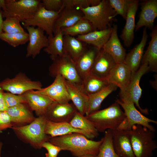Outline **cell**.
<instances>
[{"label":"cell","instance_id":"6da1fadb","mask_svg":"<svg viewBox=\"0 0 157 157\" xmlns=\"http://www.w3.org/2000/svg\"><path fill=\"white\" fill-rule=\"evenodd\" d=\"M49 142L59 147L62 150L69 151L76 157L86 154L97 155L103 137L95 141L87 138L84 135L73 133L65 135L51 137Z\"/></svg>","mask_w":157,"mask_h":157},{"label":"cell","instance_id":"7a4b0ae2","mask_svg":"<svg viewBox=\"0 0 157 157\" xmlns=\"http://www.w3.org/2000/svg\"><path fill=\"white\" fill-rule=\"evenodd\" d=\"M85 116L98 132L102 133L117 129L126 117L124 111L116 101L106 108Z\"/></svg>","mask_w":157,"mask_h":157},{"label":"cell","instance_id":"3957f363","mask_svg":"<svg viewBox=\"0 0 157 157\" xmlns=\"http://www.w3.org/2000/svg\"><path fill=\"white\" fill-rule=\"evenodd\" d=\"M155 132L140 125H133L130 131L131 143L135 157H151L157 148Z\"/></svg>","mask_w":157,"mask_h":157},{"label":"cell","instance_id":"277c9868","mask_svg":"<svg viewBox=\"0 0 157 157\" xmlns=\"http://www.w3.org/2000/svg\"><path fill=\"white\" fill-rule=\"evenodd\" d=\"M84 17L92 24L94 31L102 30L111 27L110 23L114 20L115 12L109 0H102L97 5L86 8H78Z\"/></svg>","mask_w":157,"mask_h":157},{"label":"cell","instance_id":"5b68a950","mask_svg":"<svg viewBox=\"0 0 157 157\" xmlns=\"http://www.w3.org/2000/svg\"><path fill=\"white\" fill-rule=\"evenodd\" d=\"M123 109L126 117L117 128L125 131L130 130L135 125L146 127L155 132L156 129L151 123L157 124V121L144 115L135 106L132 102L123 99H117L116 101Z\"/></svg>","mask_w":157,"mask_h":157},{"label":"cell","instance_id":"8992f818","mask_svg":"<svg viewBox=\"0 0 157 157\" xmlns=\"http://www.w3.org/2000/svg\"><path fill=\"white\" fill-rule=\"evenodd\" d=\"M41 5L40 0H5L3 17H14L23 22L32 17Z\"/></svg>","mask_w":157,"mask_h":157},{"label":"cell","instance_id":"52a82bcc","mask_svg":"<svg viewBox=\"0 0 157 157\" xmlns=\"http://www.w3.org/2000/svg\"><path fill=\"white\" fill-rule=\"evenodd\" d=\"M149 71L148 63L145 62L142 64L136 71L132 72L128 84L124 90L120 91L119 93L120 99L133 102L142 114L146 115L149 114L148 109L141 108L139 102L142 92L140 81L142 76Z\"/></svg>","mask_w":157,"mask_h":157},{"label":"cell","instance_id":"ba28073f","mask_svg":"<svg viewBox=\"0 0 157 157\" xmlns=\"http://www.w3.org/2000/svg\"><path fill=\"white\" fill-rule=\"evenodd\" d=\"M53 62L49 69L50 76L55 78L59 75L66 80L79 86L82 79L76 69L74 63L68 56L64 55L58 56L52 60Z\"/></svg>","mask_w":157,"mask_h":157},{"label":"cell","instance_id":"9c48e42d","mask_svg":"<svg viewBox=\"0 0 157 157\" xmlns=\"http://www.w3.org/2000/svg\"><path fill=\"white\" fill-rule=\"evenodd\" d=\"M4 91L17 95L22 94L32 90H39L42 84L39 81H33L22 72H19L12 78H6L0 83Z\"/></svg>","mask_w":157,"mask_h":157},{"label":"cell","instance_id":"30bf717a","mask_svg":"<svg viewBox=\"0 0 157 157\" xmlns=\"http://www.w3.org/2000/svg\"><path fill=\"white\" fill-rule=\"evenodd\" d=\"M62 10L58 12L48 10L41 3L32 17L23 21L22 24L24 27L37 26L45 31L48 36H52L55 23Z\"/></svg>","mask_w":157,"mask_h":157},{"label":"cell","instance_id":"8fae6325","mask_svg":"<svg viewBox=\"0 0 157 157\" xmlns=\"http://www.w3.org/2000/svg\"><path fill=\"white\" fill-rule=\"evenodd\" d=\"M46 120L44 115L40 116L28 125L13 129L32 143L40 147L41 144L47 139L45 131Z\"/></svg>","mask_w":157,"mask_h":157},{"label":"cell","instance_id":"7c38bea8","mask_svg":"<svg viewBox=\"0 0 157 157\" xmlns=\"http://www.w3.org/2000/svg\"><path fill=\"white\" fill-rule=\"evenodd\" d=\"M28 32V43L26 47V58H34L40 53L41 49L47 47L48 44V37L41 28L32 26L24 27Z\"/></svg>","mask_w":157,"mask_h":157},{"label":"cell","instance_id":"4fadbf2b","mask_svg":"<svg viewBox=\"0 0 157 157\" xmlns=\"http://www.w3.org/2000/svg\"><path fill=\"white\" fill-rule=\"evenodd\" d=\"M50 85L39 90L37 92L46 95L54 101L60 104L69 103L71 100L65 85V79L58 75Z\"/></svg>","mask_w":157,"mask_h":157},{"label":"cell","instance_id":"5bb4252c","mask_svg":"<svg viewBox=\"0 0 157 157\" xmlns=\"http://www.w3.org/2000/svg\"><path fill=\"white\" fill-rule=\"evenodd\" d=\"M77 111L73 104H60L53 101L44 115L47 119L52 122L69 123Z\"/></svg>","mask_w":157,"mask_h":157},{"label":"cell","instance_id":"9a60e30c","mask_svg":"<svg viewBox=\"0 0 157 157\" xmlns=\"http://www.w3.org/2000/svg\"><path fill=\"white\" fill-rule=\"evenodd\" d=\"M113 147L120 157H135L132 148L129 131L111 130Z\"/></svg>","mask_w":157,"mask_h":157},{"label":"cell","instance_id":"2e32d148","mask_svg":"<svg viewBox=\"0 0 157 157\" xmlns=\"http://www.w3.org/2000/svg\"><path fill=\"white\" fill-rule=\"evenodd\" d=\"M84 17L82 11L76 7H66L60 12L54 24L53 34L63 28L74 25Z\"/></svg>","mask_w":157,"mask_h":157},{"label":"cell","instance_id":"e0dca14e","mask_svg":"<svg viewBox=\"0 0 157 157\" xmlns=\"http://www.w3.org/2000/svg\"><path fill=\"white\" fill-rule=\"evenodd\" d=\"M116 64L112 56L102 49L96 56L90 73L106 78Z\"/></svg>","mask_w":157,"mask_h":157},{"label":"cell","instance_id":"ac0fdd59","mask_svg":"<svg viewBox=\"0 0 157 157\" xmlns=\"http://www.w3.org/2000/svg\"><path fill=\"white\" fill-rule=\"evenodd\" d=\"M138 0H133L130 4L125 19L126 22L120 37L126 47L131 46L134 37L135 17L139 5Z\"/></svg>","mask_w":157,"mask_h":157},{"label":"cell","instance_id":"d6986e66","mask_svg":"<svg viewBox=\"0 0 157 157\" xmlns=\"http://www.w3.org/2000/svg\"><path fill=\"white\" fill-rule=\"evenodd\" d=\"M117 28V24H113L109 38L102 49L112 56L117 64L124 62L126 54L118 37Z\"/></svg>","mask_w":157,"mask_h":157},{"label":"cell","instance_id":"ffe728a7","mask_svg":"<svg viewBox=\"0 0 157 157\" xmlns=\"http://www.w3.org/2000/svg\"><path fill=\"white\" fill-rule=\"evenodd\" d=\"M157 16V0L144 1L141 4V11L135 25V31L143 26L153 30L154 21Z\"/></svg>","mask_w":157,"mask_h":157},{"label":"cell","instance_id":"44dd1931","mask_svg":"<svg viewBox=\"0 0 157 157\" xmlns=\"http://www.w3.org/2000/svg\"><path fill=\"white\" fill-rule=\"evenodd\" d=\"M148 37L147 28L145 27L143 29L140 42L126 54L124 63L129 67L132 72L136 71L140 67Z\"/></svg>","mask_w":157,"mask_h":157},{"label":"cell","instance_id":"7402d4cb","mask_svg":"<svg viewBox=\"0 0 157 157\" xmlns=\"http://www.w3.org/2000/svg\"><path fill=\"white\" fill-rule=\"evenodd\" d=\"M45 131L47 135L51 137L61 136L73 133L82 134L89 139L94 138L92 135L82 130L73 127L69 122H56L46 120Z\"/></svg>","mask_w":157,"mask_h":157},{"label":"cell","instance_id":"603a6c76","mask_svg":"<svg viewBox=\"0 0 157 157\" xmlns=\"http://www.w3.org/2000/svg\"><path fill=\"white\" fill-rule=\"evenodd\" d=\"M31 109L39 116L44 115L49 106L54 101L49 97L32 90L23 94Z\"/></svg>","mask_w":157,"mask_h":157},{"label":"cell","instance_id":"cb8c5ba5","mask_svg":"<svg viewBox=\"0 0 157 157\" xmlns=\"http://www.w3.org/2000/svg\"><path fill=\"white\" fill-rule=\"evenodd\" d=\"M132 72L124 62L116 64L107 78L109 83L116 85L124 90L128 84Z\"/></svg>","mask_w":157,"mask_h":157},{"label":"cell","instance_id":"d4e9b609","mask_svg":"<svg viewBox=\"0 0 157 157\" xmlns=\"http://www.w3.org/2000/svg\"><path fill=\"white\" fill-rule=\"evenodd\" d=\"M99 51L94 47L88 48L74 63L77 72L82 80L90 73Z\"/></svg>","mask_w":157,"mask_h":157},{"label":"cell","instance_id":"484cf974","mask_svg":"<svg viewBox=\"0 0 157 157\" xmlns=\"http://www.w3.org/2000/svg\"><path fill=\"white\" fill-rule=\"evenodd\" d=\"M63 40L64 55L68 56L74 63L88 48L86 43L74 36L64 35Z\"/></svg>","mask_w":157,"mask_h":157},{"label":"cell","instance_id":"4316f807","mask_svg":"<svg viewBox=\"0 0 157 157\" xmlns=\"http://www.w3.org/2000/svg\"><path fill=\"white\" fill-rule=\"evenodd\" d=\"M112 30V27H111L103 30L94 31L85 35H77L76 38L86 44L92 45L100 50L108 40Z\"/></svg>","mask_w":157,"mask_h":157},{"label":"cell","instance_id":"83f0119b","mask_svg":"<svg viewBox=\"0 0 157 157\" xmlns=\"http://www.w3.org/2000/svg\"><path fill=\"white\" fill-rule=\"evenodd\" d=\"M109 84L106 78L99 77L90 73L82 79L78 86L83 93L89 96L100 91Z\"/></svg>","mask_w":157,"mask_h":157},{"label":"cell","instance_id":"f1b7e54d","mask_svg":"<svg viewBox=\"0 0 157 157\" xmlns=\"http://www.w3.org/2000/svg\"><path fill=\"white\" fill-rule=\"evenodd\" d=\"M65 83L70 100L77 111L84 115L87 109L88 96L83 93L78 86L65 80Z\"/></svg>","mask_w":157,"mask_h":157},{"label":"cell","instance_id":"f546056e","mask_svg":"<svg viewBox=\"0 0 157 157\" xmlns=\"http://www.w3.org/2000/svg\"><path fill=\"white\" fill-rule=\"evenodd\" d=\"M117 88L115 85L110 83L100 91L88 96V99L85 116L98 110L104 100L111 93L116 90Z\"/></svg>","mask_w":157,"mask_h":157},{"label":"cell","instance_id":"4dcf8cb0","mask_svg":"<svg viewBox=\"0 0 157 157\" xmlns=\"http://www.w3.org/2000/svg\"><path fill=\"white\" fill-rule=\"evenodd\" d=\"M151 39L147 49L143 56L141 63L147 62L149 71H157V28L156 26L152 30Z\"/></svg>","mask_w":157,"mask_h":157},{"label":"cell","instance_id":"1f68e13d","mask_svg":"<svg viewBox=\"0 0 157 157\" xmlns=\"http://www.w3.org/2000/svg\"><path fill=\"white\" fill-rule=\"evenodd\" d=\"M23 104L8 108L5 111L9 116L11 122L17 123L32 122L34 117L28 109Z\"/></svg>","mask_w":157,"mask_h":157},{"label":"cell","instance_id":"d6a6232c","mask_svg":"<svg viewBox=\"0 0 157 157\" xmlns=\"http://www.w3.org/2000/svg\"><path fill=\"white\" fill-rule=\"evenodd\" d=\"M63 36V34L60 30L53 35L48 37V44L44 49L43 51L50 55L52 60L58 56L64 55Z\"/></svg>","mask_w":157,"mask_h":157},{"label":"cell","instance_id":"836d02e7","mask_svg":"<svg viewBox=\"0 0 157 157\" xmlns=\"http://www.w3.org/2000/svg\"><path fill=\"white\" fill-rule=\"evenodd\" d=\"M69 123L74 128L84 131L94 138L99 135V132L91 122L77 111Z\"/></svg>","mask_w":157,"mask_h":157},{"label":"cell","instance_id":"e575fe53","mask_svg":"<svg viewBox=\"0 0 157 157\" xmlns=\"http://www.w3.org/2000/svg\"><path fill=\"white\" fill-rule=\"evenodd\" d=\"M63 35L72 36L86 34L94 31L91 23L84 17L74 25L61 29Z\"/></svg>","mask_w":157,"mask_h":157},{"label":"cell","instance_id":"d590c367","mask_svg":"<svg viewBox=\"0 0 157 157\" xmlns=\"http://www.w3.org/2000/svg\"><path fill=\"white\" fill-rule=\"evenodd\" d=\"M104 133L103 140L97 155L98 157H120L114 149L111 130H108Z\"/></svg>","mask_w":157,"mask_h":157},{"label":"cell","instance_id":"8d00e7d4","mask_svg":"<svg viewBox=\"0 0 157 157\" xmlns=\"http://www.w3.org/2000/svg\"><path fill=\"white\" fill-rule=\"evenodd\" d=\"M0 39L11 46L15 47L28 42L29 36L28 33L26 32L13 33L3 32L0 35Z\"/></svg>","mask_w":157,"mask_h":157},{"label":"cell","instance_id":"74e56055","mask_svg":"<svg viewBox=\"0 0 157 157\" xmlns=\"http://www.w3.org/2000/svg\"><path fill=\"white\" fill-rule=\"evenodd\" d=\"M17 19L11 17L6 18L3 20L2 30L3 32L8 33L26 32Z\"/></svg>","mask_w":157,"mask_h":157},{"label":"cell","instance_id":"f35d334b","mask_svg":"<svg viewBox=\"0 0 157 157\" xmlns=\"http://www.w3.org/2000/svg\"><path fill=\"white\" fill-rule=\"evenodd\" d=\"M115 12V17L119 15L125 19L130 4L133 0H109Z\"/></svg>","mask_w":157,"mask_h":157},{"label":"cell","instance_id":"ab89813d","mask_svg":"<svg viewBox=\"0 0 157 157\" xmlns=\"http://www.w3.org/2000/svg\"><path fill=\"white\" fill-rule=\"evenodd\" d=\"M101 0H63L62 8L76 7L86 8L96 6L101 2Z\"/></svg>","mask_w":157,"mask_h":157},{"label":"cell","instance_id":"60d3db41","mask_svg":"<svg viewBox=\"0 0 157 157\" xmlns=\"http://www.w3.org/2000/svg\"><path fill=\"white\" fill-rule=\"evenodd\" d=\"M4 98L6 104L8 108L23 104H27L24 94L17 95L7 92H4Z\"/></svg>","mask_w":157,"mask_h":157},{"label":"cell","instance_id":"b9f144b4","mask_svg":"<svg viewBox=\"0 0 157 157\" xmlns=\"http://www.w3.org/2000/svg\"><path fill=\"white\" fill-rule=\"evenodd\" d=\"M41 3L48 10L58 12L63 9V0H42Z\"/></svg>","mask_w":157,"mask_h":157},{"label":"cell","instance_id":"7bdbcfd3","mask_svg":"<svg viewBox=\"0 0 157 157\" xmlns=\"http://www.w3.org/2000/svg\"><path fill=\"white\" fill-rule=\"evenodd\" d=\"M40 147L45 148L47 151L48 153L45 154L46 157H56L62 151L58 147L47 141L43 142Z\"/></svg>","mask_w":157,"mask_h":157},{"label":"cell","instance_id":"ee69618b","mask_svg":"<svg viewBox=\"0 0 157 157\" xmlns=\"http://www.w3.org/2000/svg\"><path fill=\"white\" fill-rule=\"evenodd\" d=\"M10 117L5 111H0V133L3 130L12 126Z\"/></svg>","mask_w":157,"mask_h":157},{"label":"cell","instance_id":"f6af8a7d","mask_svg":"<svg viewBox=\"0 0 157 157\" xmlns=\"http://www.w3.org/2000/svg\"><path fill=\"white\" fill-rule=\"evenodd\" d=\"M4 91L0 85V111H6L8 108L4 99Z\"/></svg>","mask_w":157,"mask_h":157},{"label":"cell","instance_id":"bcb514c9","mask_svg":"<svg viewBox=\"0 0 157 157\" xmlns=\"http://www.w3.org/2000/svg\"><path fill=\"white\" fill-rule=\"evenodd\" d=\"M2 11L0 12V35L3 32L2 27L3 22Z\"/></svg>","mask_w":157,"mask_h":157},{"label":"cell","instance_id":"7dc6e473","mask_svg":"<svg viewBox=\"0 0 157 157\" xmlns=\"http://www.w3.org/2000/svg\"><path fill=\"white\" fill-rule=\"evenodd\" d=\"M5 9V0H0V12L4 11Z\"/></svg>","mask_w":157,"mask_h":157},{"label":"cell","instance_id":"c3c4849f","mask_svg":"<svg viewBox=\"0 0 157 157\" xmlns=\"http://www.w3.org/2000/svg\"><path fill=\"white\" fill-rule=\"evenodd\" d=\"M78 157H98L96 155L92 154H86L80 156Z\"/></svg>","mask_w":157,"mask_h":157},{"label":"cell","instance_id":"681fc988","mask_svg":"<svg viewBox=\"0 0 157 157\" xmlns=\"http://www.w3.org/2000/svg\"><path fill=\"white\" fill-rule=\"evenodd\" d=\"M2 143L1 142H0V157H1V151L2 147Z\"/></svg>","mask_w":157,"mask_h":157},{"label":"cell","instance_id":"f907efd6","mask_svg":"<svg viewBox=\"0 0 157 157\" xmlns=\"http://www.w3.org/2000/svg\"></svg>","mask_w":157,"mask_h":157}]
</instances>
